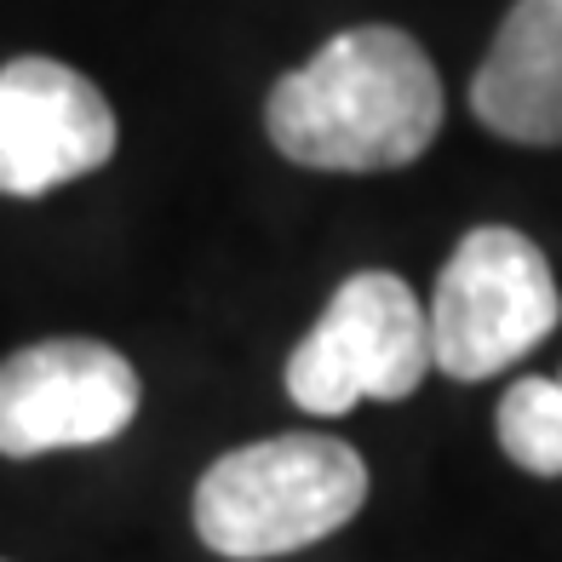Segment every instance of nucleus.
Segmentation results:
<instances>
[{
    "mask_svg": "<svg viewBox=\"0 0 562 562\" xmlns=\"http://www.w3.org/2000/svg\"><path fill=\"white\" fill-rule=\"evenodd\" d=\"M115 110L81 69L12 58L0 69V195L35 201L115 156Z\"/></svg>",
    "mask_w": 562,
    "mask_h": 562,
    "instance_id": "423d86ee",
    "label": "nucleus"
},
{
    "mask_svg": "<svg viewBox=\"0 0 562 562\" xmlns=\"http://www.w3.org/2000/svg\"><path fill=\"white\" fill-rule=\"evenodd\" d=\"M499 448L533 476H562V373L517 379L499 402Z\"/></svg>",
    "mask_w": 562,
    "mask_h": 562,
    "instance_id": "6e6552de",
    "label": "nucleus"
},
{
    "mask_svg": "<svg viewBox=\"0 0 562 562\" xmlns=\"http://www.w3.org/2000/svg\"><path fill=\"white\" fill-rule=\"evenodd\" d=\"M471 110L510 144H562V0H517L471 81Z\"/></svg>",
    "mask_w": 562,
    "mask_h": 562,
    "instance_id": "0eeeda50",
    "label": "nucleus"
},
{
    "mask_svg": "<svg viewBox=\"0 0 562 562\" xmlns=\"http://www.w3.org/2000/svg\"><path fill=\"white\" fill-rule=\"evenodd\" d=\"M368 499L362 453L339 437H265L201 476L195 488V533L207 551L236 562L288 557L345 528Z\"/></svg>",
    "mask_w": 562,
    "mask_h": 562,
    "instance_id": "f03ea898",
    "label": "nucleus"
},
{
    "mask_svg": "<svg viewBox=\"0 0 562 562\" xmlns=\"http://www.w3.org/2000/svg\"><path fill=\"white\" fill-rule=\"evenodd\" d=\"M138 414V373L98 339H41L0 362V453L98 448Z\"/></svg>",
    "mask_w": 562,
    "mask_h": 562,
    "instance_id": "39448f33",
    "label": "nucleus"
},
{
    "mask_svg": "<svg viewBox=\"0 0 562 562\" xmlns=\"http://www.w3.org/2000/svg\"><path fill=\"white\" fill-rule=\"evenodd\" d=\"M270 144L316 172H391L442 133V81L425 46L391 23H362L281 75L265 104Z\"/></svg>",
    "mask_w": 562,
    "mask_h": 562,
    "instance_id": "f257e3e1",
    "label": "nucleus"
},
{
    "mask_svg": "<svg viewBox=\"0 0 562 562\" xmlns=\"http://www.w3.org/2000/svg\"><path fill=\"white\" fill-rule=\"evenodd\" d=\"M430 368V322L414 288L391 270H362L327 299L322 322L288 356V396L304 414L339 419L368 396H414Z\"/></svg>",
    "mask_w": 562,
    "mask_h": 562,
    "instance_id": "20e7f679",
    "label": "nucleus"
},
{
    "mask_svg": "<svg viewBox=\"0 0 562 562\" xmlns=\"http://www.w3.org/2000/svg\"><path fill=\"white\" fill-rule=\"evenodd\" d=\"M430 362L448 379H488L528 356L562 322V293L522 229L482 224L453 247L425 304Z\"/></svg>",
    "mask_w": 562,
    "mask_h": 562,
    "instance_id": "7ed1b4c3",
    "label": "nucleus"
}]
</instances>
